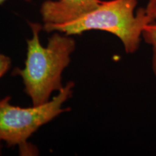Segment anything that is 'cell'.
I'll return each mask as SVG.
<instances>
[{
    "label": "cell",
    "instance_id": "cell-1",
    "mask_svg": "<svg viewBox=\"0 0 156 156\" xmlns=\"http://www.w3.org/2000/svg\"><path fill=\"white\" fill-rule=\"evenodd\" d=\"M32 38L27 40V58L23 69L16 68L15 75L22 77L26 94L33 106L49 101L54 91L63 88L62 75L69 65L70 56L75 49V41L71 36L55 33L48 38L46 47L40 41V24L29 23Z\"/></svg>",
    "mask_w": 156,
    "mask_h": 156
},
{
    "label": "cell",
    "instance_id": "cell-2",
    "mask_svg": "<svg viewBox=\"0 0 156 156\" xmlns=\"http://www.w3.org/2000/svg\"><path fill=\"white\" fill-rule=\"evenodd\" d=\"M138 0L102 1L96 8L64 24L56 25L49 32L64 33L68 36L89 30H102L116 36L126 53H135L142 41L144 27L151 22L144 7L136 9Z\"/></svg>",
    "mask_w": 156,
    "mask_h": 156
},
{
    "label": "cell",
    "instance_id": "cell-3",
    "mask_svg": "<svg viewBox=\"0 0 156 156\" xmlns=\"http://www.w3.org/2000/svg\"><path fill=\"white\" fill-rule=\"evenodd\" d=\"M74 87V82H69L52 100L30 108L13 106L9 96L0 98V142L9 147L17 145L22 155H34V148L27 141L41 126L70 110L62 107L73 96Z\"/></svg>",
    "mask_w": 156,
    "mask_h": 156
},
{
    "label": "cell",
    "instance_id": "cell-4",
    "mask_svg": "<svg viewBox=\"0 0 156 156\" xmlns=\"http://www.w3.org/2000/svg\"><path fill=\"white\" fill-rule=\"evenodd\" d=\"M101 0H48L41 7L44 24L43 29L48 33L52 27L69 23L96 8Z\"/></svg>",
    "mask_w": 156,
    "mask_h": 156
},
{
    "label": "cell",
    "instance_id": "cell-5",
    "mask_svg": "<svg viewBox=\"0 0 156 156\" xmlns=\"http://www.w3.org/2000/svg\"><path fill=\"white\" fill-rule=\"evenodd\" d=\"M142 41L152 48V70L156 78V23H148L142 30Z\"/></svg>",
    "mask_w": 156,
    "mask_h": 156
},
{
    "label": "cell",
    "instance_id": "cell-6",
    "mask_svg": "<svg viewBox=\"0 0 156 156\" xmlns=\"http://www.w3.org/2000/svg\"><path fill=\"white\" fill-rule=\"evenodd\" d=\"M144 9L150 22L156 21V0H147Z\"/></svg>",
    "mask_w": 156,
    "mask_h": 156
},
{
    "label": "cell",
    "instance_id": "cell-7",
    "mask_svg": "<svg viewBox=\"0 0 156 156\" xmlns=\"http://www.w3.org/2000/svg\"><path fill=\"white\" fill-rule=\"evenodd\" d=\"M11 58L5 54H0V78L7 73L11 66Z\"/></svg>",
    "mask_w": 156,
    "mask_h": 156
},
{
    "label": "cell",
    "instance_id": "cell-8",
    "mask_svg": "<svg viewBox=\"0 0 156 156\" xmlns=\"http://www.w3.org/2000/svg\"><path fill=\"white\" fill-rule=\"evenodd\" d=\"M6 1H7V0H0V5H2V4H3L4 2H5ZM24 1H26V2H30L31 0H24Z\"/></svg>",
    "mask_w": 156,
    "mask_h": 156
},
{
    "label": "cell",
    "instance_id": "cell-9",
    "mask_svg": "<svg viewBox=\"0 0 156 156\" xmlns=\"http://www.w3.org/2000/svg\"><path fill=\"white\" fill-rule=\"evenodd\" d=\"M0 153H1V145H0Z\"/></svg>",
    "mask_w": 156,
    "mask_h": 156
}]
</instances>
